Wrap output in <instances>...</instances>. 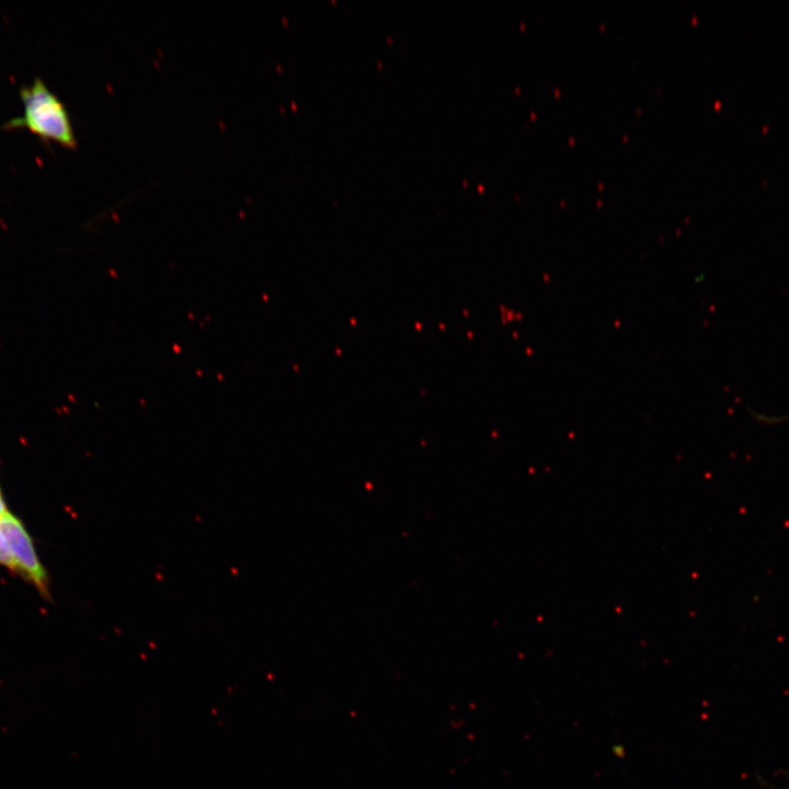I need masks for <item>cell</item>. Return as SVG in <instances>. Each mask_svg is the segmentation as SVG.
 <instances>
[{"label":"cell","mask_w":789,"mask_h":789,"mask_svg":"<svg viewBox=\"0 0 789 789\" xmlns=\"http://www.w3.org/2000/svg\"><path fill=\"white\" fill-rule=\"evenodd\" d=\"M20 96L22 115L10 119L5 124L7 128H26L45 140L55 141L66 148H76L77 140L69 114L43 80L36 78L31 84L23 87Z\"/></svg>","instance_id":"obj_1"},{"label":"cell","mask_w":789,"mask_h":789,"mask_svg":"<svg viewBox=\"0 0 789 789\" xmlns=\"http://www.w3.org/2000/svg\"><path fill=\"white\" fill-rule=\"evenodd\" d=\"M0 565L7 567L10 570H14L13 559L4 537V534L0 527Z\"/></svg>","instance_id":"obj_3"},{"label":"cell","mask_w":789,"mask_h":789,"mask_svg":"<svg viewBox=\"0 0 789 789\" xmlns=\"http://www.w3.org/2000/svg\"><path fill=\"white\" fill-rule=\"evenodd\" d=\"M0 527L7 539L14 571L31 581L44 595H47V575L35 550L33 540L22 522L8 512L0 517Z\"/></svg>","instance_id":"obj_2"},{"label":"cell","mask_w":789,"mask_h":789,"mask_svg":"<svg viewBox=\"0 0 789 789\" xmlns=\"http://www.w3.org/2000/svg\"><path fill=\"white\" fill-rule=\"evenodd\" d=\"M9 511L7 510V505L4 502V499L2 496V493L0 491V517H2L4 514H7Z\"/></svg>","instance_id":"obj_4"},{"label":"cell","mask_w":789,"mask_h":789,"mask_svg":"<svg viewBox=\"0 0 789 789\" xmlns=\"http://www.w3.org/2000/svg\"><path fill=\"white\" fill-rule=\"evenodd\" d=\"M787 789H789V788H787Z\"/></svg>","instance_id":"obj_5"}]
</instances>
